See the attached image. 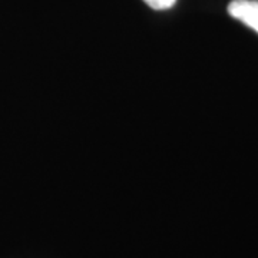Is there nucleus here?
<instances>
[{"label":"nucleus","instance_id":"nucleus-1","mask_svg":"<svg viewBox=\"0 0 258 258\" xmlns=\"http://www.w3.org/2000/svg\"><path fill=\"white\" fill-rule=\"evenodd\" d=\"M228 13L258 33V0H232Z\"/></svg>","mask_w":258,"mask_h":258},{"label":"nucleus","instance_id":"nucleus-2","mask_svg":"<svg viewBox=\"0 0 258 258\" xmlns=\"http://www.w3.org/2000/svg\"><path fill=\"white\" fill-rule=\"evenodd\" d=\"M149 8L155 10H166L175 5L176 0H144Z\"/></svg>","mask_w":258,"mask_h":258}]
</instances>
